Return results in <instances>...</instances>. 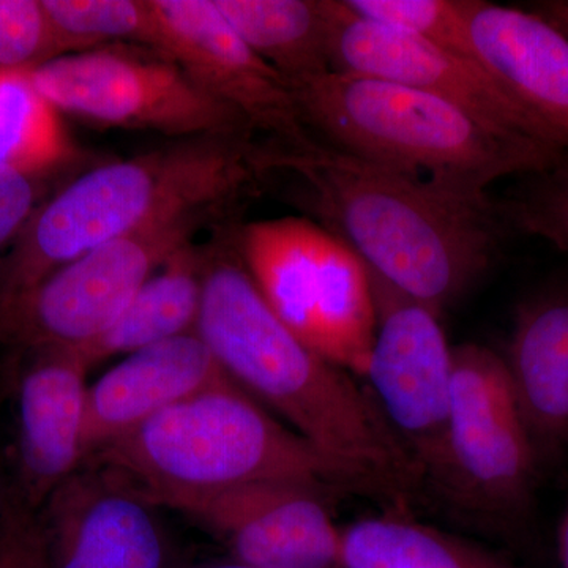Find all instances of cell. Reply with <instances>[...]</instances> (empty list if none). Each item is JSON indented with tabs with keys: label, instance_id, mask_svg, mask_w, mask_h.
Here are the masks:
<instances>
[{
	"label": "cell",
	"instance_id": "obj_10",
	"mask_svg": "<svg viewBox=\"0 0 568 568\" xmlns=\"http://www.w3.org/2000/svg\"><path fill=\"white\" fill-rule=\"evenodd\" d=\"M369 274V272H368ZM376 336L365 376L422 484L437 493L447 474V425L454 347L435 310L369 274Z\"/></svg>",
	"mask_w": 568,
	"mask_h": 568
},
{
	"label": "cell",
	"instance_id": "obj_25",
	"mask_svg": "<svg viewBox=\"0 0 568 568\" xmlns=\"http://www.w3.org/2000/svg\"><path fill=\"white\" fill-rule=\"evenodd\" d=\"M497 213L508 230L545 239L568 253V162L521 178L503 200Z\"/></svg>",
	"mask_w": 568,
	"mask_h": 568
},
{
	"label": "cell",
	"instance_id": "obj_28",
	"mask_svg": "<svg viewBox=\"0 0 568 568\" xmlns=\"http://www.w3.org/2000/svg\"><path fill=\"white\" fill-rule=\"evenodd\" d=\"M529 10L568 37V0H547V2L534 3Z\"/></svg>",
	"mask_w": 568,
	"mask_h": 568
},
{
	"label": "cell",
	"instance_id": "obj_27",
	"mask_svg": "<svg viewBox=\"0 0 568 568\" xmlns=\"http://www.w3.org/2000/svg\"><path fill=\"white\" fill-rule=\"evenodd\" d=\"M33 181L0 164V246L11 244L36 212Z\"/></svg>",
	"mask_w": 568,
	"mask_h": 568
},
{
	"label": "cell",
	"instance_id": "obj_14",
	"mask_svg": "<svg viewBox=\"0 0 568 568\" xmlns=\"http://www.w3.org/2000/svg\"><path fill=\"white\" fill-rule=\"evenodd\" d=\"M156 510L85 463L37 510L51 568H175Z\"/></svg>",
	"mask_w": 568,
	"mask_h": 568
},
{
	"label": "cell",
	"instance_id": "obj_6",
	"mask_svg": "<svg viewBox=\"0 0 568 568\" xmlns=\"http://www.w3.org/2000/svg\"><path fill=\"white\" fill-rule=\"evenodd\" d=\"M244 201H190L100 246L29 290L0 298V347L10 358L84 349L110 331L142 284L201 231L235 222Z\"/></svg>",
	"mask_w": 568,
	"mask_h": 568
},
{
	"label": "cell",
	"instance_id": "obj_30",
	"mask_svg": "<svg viewBox=\"0 0 568 568\" xmlns=\"http://www.w3.org/2000/svg\"><path fill=\"white\" fill-rule=\"evenodd\" d=\"M3 477H6V476H3L2 469H0V485H2Z\"/></svg>",
	"mask_w": 568,
	"mask_h": 568
},
{
	"label": "cell",
	"instance_id": "obj_21",
	"mask_svg": "<svg viewBox=\"0 0 568 568\" xmlns=\"http://www.w3.org/2000/svg\"><path fill=\"white\" fill-rule=\"evenodd\" d=\"M342 568H518L405 515L365 518L342 530Z\"/></svg>",
	"mask_w": 568,
	"mask_h": 568
},
{
	"label": "cell",
	"instance_id": "obj_18",
	"mask_svg": "<svg viewBox=\"0 0 568 568\" xmlns=\"http://www.w3.org/2000/svg\"><path fill=\"white\" fill-rule=\"evenodd\" d=\"M538 462L568 446V287L519 306L503 355Z\"/></svg>",
	"mask_w": 568,
	"mask_h": 568
},
{
	"label": "cell",
	"instance_id": "obj_12",
	"mask_svg": "<svg viewBox=\"0 0 568 568\" xmlns=\"http://www.w3.org/2000/svg\"><path fill=\"white\" fill-rule=\"evenodd\" d=\"M149 50L160 52L203 91L239 112L256 136L298 138L293 89L231 28L213 0H149Z\"/></svg>",
	"mask_w": 568,
	"mask_h": 568
},
{
	"label": "cell",
	"instance_id": "obj_24",
	"mask_svg": "<svg viewBox=\"0 0 568 568\" xmlns=\"http://www.w3.org/2000/svg\"><path fill=\"white\" fill-rule=\"evenodd\" d=\"M345 2L358 17L414 33L443 50L481 63L470 33L467 31L462 0H345Z\"/></svg>",
	"mask_w": 568,
	"mask_h": 568
},
{
	"label": "cell",
	"instance_id": "obj_29",
	"mask_svg": "<svg viewBox=\"0 0 568 568\" xmlns=\"http://www.w3.org/2000/svg\"><path fill=\"white\" fill-rule=\"evenodd\" d=\"M196 568H253L245 566V564L235 562V560H230V562H220V564H211V566H201Z\"/></svg>",
	"mask_w": 568,
	"mask_h": 568
},
{
	"label": "cell",
	"instance_id": "obj_3",
	"mask_svg": "<svg viewBox=\"0 0 568 568\" xmlns=\"http://www.w3.org/2000/svg\"><path fill=\"white\" fill-rule=\"evenodd\" d=\"M290 85L317 140L474 203H491L488 189L500 179L568 162L564 149L503 136L446 100L383 78L331 70Z\"/></svg>",
	"mask_w": 568,
	"mask_h": 568
},
{
	"label": "cell",
	"instance_id": "obj_22",
	"mask_svg": "<svg viewBox=\"0 0 568 568\" xmlns=\"http://www.w3.org/2000/svg\"><path fill=\"white\" fill-rule=\"evenodd\" d=\"M73 156L61 112L36 88L31 69H0V164L37 179Z\"/></svg>",
	"mask_w": 568,
	"mask_h": 568
},
{
	"label": "cell",
	"instance_id": "obj_17",
	"mask_svg": "<svg viewBox=\"0 0 568 568\" xmlns=\"http://www.w3.org/2000/svg\"><path fill=\"white\" fill-rule=\"evenodd\" d=\"M480 62L568 140V37L532 10L462 0Z\"/></svg>",
	"mask_w": 568,
	"mask_h": 568
},
{
	"label": "cell",
	"instance_id": "obj_26",
	"mask_svg": "<svg viewBox=\"0 0 568 568\" xmlns=\"http://www.w3.org/2000/svg\"><path fill=\"white\" fill-rule=\"evenodd\" d=\"M0 568H51L39 515L6 477L0 485Z\"/></svg>",
	"mask_w": 568,
	"mask_h": 568
},
{
	"label": "cell",
	"instance_id": "obj_23",
	"mask_svg": "<svg viewBox=\"0 0 568 568\" xmlns=\"http://www.w3.org/2000/svg\"><path fill=\"white\" fill-rule=\"evenodd\" d=\"M65 54L104 44L148 47L152 32L149 0H41Z\"/></svg>",
	"mask_w": 568,
	"mask_h": 568
},
{
	"label": "cell",
	"instance_id": "obj_2",
	"mask_svg": "<svg viewBox=\"0 0 568 568\" xmlns=\"http://www.w3.org/2000/svg\"><path fill=\"white\" fill-rule=\"evenodd\" d=\"M239 222L213 231L196 332L224 372L263 399L357 491L402 514L420 489L369 392L305 345L268 306L239 250Z\"/></svg>",
	"mask_w": 568,
	"mask_h": 568
},
{
	"label": "cell",
	"instance_id": "obj_13",
	"mask_svg": "<svg viewBox=\"0 0 568 568\" xmlns=\"http://www.w3.org/2000/svg\"><path fill=\"white\" fill-rule=\"evenodd\" d=\"M327 491L308 481H254L186 500L174 510L222 540L235 562L253 568H342V530L328 511Z\"/></svg>",
	"mask_w": 568,
	"mask_h": 568
},
{
	"label": "cell",
	"instance_id": "obj_11",
	"mask_svg": "<svg viewBox=\"0 0 568 568\" xmlns=\"http://www.w3.org/2000/svg\"><path fill=\"white\" fill-rule=\"evenodd\" d=\"M332 70L398 82L455 104L481 125L568 152V140L521 102L493 71L402 29L366 20L343 0Z\"/></svg>",
	"mask_w": 568,
	"mask_h": 568
},
{
	"label": "cell",
	"instance_id": "obj_20",
	"mask_svg": "<svg viewBox=\"0 0 568 568\" xmlns=\"http://www.w3.org/2000/svg\"><path fill=\"white\" fill-rule=\"evenodd\" d=\"M207 244L174 253L148 280L110 331L80 353L89 366L192 334L203 304Z\"/></svg>",
	"mask_w": 568,
	"mask_h": 568
},
{
	"label": "cell",
	"instance_id": "obj_5",
	"mask_svg": "<svg viewBox=\"0 0 568 568\" xmlns=\"http://www.w3.org/2000/svg\"><path fill=\"white\" fill-rule=\"evenodd\" d=\"M85 463L152 506L173 510L186 500L264 480L357 491L343 470L234 381L164 410Z\"/></svg>",
	"mask_w": 568,
	"mask_h": 568
},
{
	"label": "cell",
	"instance_id": "obj_4",
	"mask_svg": "<svg viewBox=\"0 0 568 568\" xmlns=\"http://www.w3.org/2000/svg\"><path fill=\"white\" fill-rule=\"evenodd\" d=\"M254 136L174 141L81 174L36 209L0 256V298L29 290L160 213L207 197L257 194L250 168Z\"/></svg>",
	"mask_w": 568,
	"mask_h": 568
},
{
	"label": "cell",
	"instance_id": "obj_9",
	"mask_svg": "<svg viewBox=\"0 0 568 568\" xmlns=\"http://www.w3.org/2000/svg\"><path fill=\"white\" fill-rule=\"evenodd\" d=\"M447 474L439 495L477 517L507 521L529 507L538 463L503 355L454 347Z\"/></svg>",
	"mask_w": 568,
	"mask_h": 568
},
{
	"label": "cell",
	"instance_id": "obj_8",
	"mask_svg": "<svg viewBox=\"0 0 568 568\" xmlns=\"http://www.w3.org/2000/svg\"><path fill=\"white\" fill-rule=\"evenodd\" d=\"M59 112L99 126L173 138L256 136L239 112L203 91L171 59L138 44L69 52L31 69Z\"/></svg>",
	"mask_w": 568,
	"mask_h": 568
},
{
	"label": "cell",
	"instance_id": "obj_1",
	"mask_svg": "<svg viewBox=\"0 0 568 568\" xmlns=\"http://www.w3.org/2000/svg\"><path fill=\"white\" fill-rule=\"evenodd\" d=\"M257 193H272L353 250L376 278L443 315L491 267L508 227L480 204L317 140L254 138Z\"/></svg>",
	"mask_w": 568,
	"mask_h": 568
},
{
	"label": "cell",
	"instance_id": "obj_7",
	"mask_svg": "<svg viewBox=\"0 0 568 568\" xmlns=\"http://www.w3.org/2000/svg\"><path fill=\"white\" fill-rule=\"evenodd\" d=\"M239 250L282 323L305 345L365 376L376 336V305L365 264L306 216L241 224Z\"/></svg>",
	"mask_w": 568,
	"mask_h": 568
},
{
	"label": "cell",
	"instance_id": "obj_15",
	"mask_svg": "<svg viewBox=\"0 0 568 568\" xmlns=\"http://www.w3.org/2000/svg\"><path fill=\"white\" fill-rule=\"evenodd\" d=\"M13 362L14 437L10 487L39 510L84 465L89 366L80 351L41 349Z\"/></svg>",
	"mask_w": 568,
	"mask_h": 568
},
{
	"label": "cell",
	"instance_id": "obj_19",
	"mask_svg": "<svg viewBox=\"0 0 568 568\" xmlns=\"http://www.w3.org/2000/svg\"><path fill=\"white\" fill-rule=\"evenodd\" d=\"M250 48L293 82L332 70L343 0H213Z\"/></svg>",
	"mask_w": 568,
	"mask_h": 568
},
{
	"label": "cell",
	"instance_id": "obj_16",
	"mask_svg": "<svg viewBox=\"0 0 568 568\" xmlns=\"http://www.w3.org/2000/svg\"><path fill=\"white\" fill-rule=\"evenodd\" d=\"M230 383L196 332L126 355L88 388L84 463L164 410Z\"/></svg>",
	"mask_w": 568,
	"mask_h": 568
}]
</instances>
